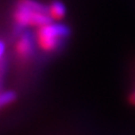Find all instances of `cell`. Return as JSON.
<instances>
[{
	"mask_svg": "<svg viewBox=\"0 0 135 135\" xmlns=\"http://www.w3.org/2000/svg\"><path fill=\"white\" fill-rule=\"evenodd\" d=\"M14 19L19 27H42L52 22L47 8L35 0H19L14 11Z\"/></svg>",
	"mask_w": 135,
	"mask_h": 135,
	"instance_id": "1",
	"label": "cell"
},
{
	"mask_svg": "<svg viewBox=\"0 0 135 135\" xmlns=\"http://www.w3.org/2000/svg\"><path fill=\"white\" fill-rule=\"evenodd\" d=\"M70 29L68 26L59 23H49L38 27L37 31V44L40 47L46 51L52 52L60 47L63 40L69 36Z\"/></svg>",
	"mask_w": 135,
	"mask_h": 135,
	"instance_id": "2",
	"label": "cell"
},
{
	"mask_svg": "<svg viewBox=\"0 0 135 135\" xmlns=\"http://www.w3.org/2000/svg\"><path fill=\"white\" fill-rule=\"evenodd\" d=\"M33 50H34V43L32 37L28 34L23 35L16 44V52L18 54V56L22 59H27L33 53Z\"/></svg>",
	"mask_w": 135,
	"mask_h": 135,
	"instance_id": "3",
	"label": "cell"
},
{
	"mask_svg": "<svg viewBox=\"0 0 135 135\" xmlns=\"http://www.w3.org/2000/svg\"><path fill=\"white\" fill-rule=\"evenodd\" d=\"M47 10L50 17L54 20H60L65 15V7L60 1H53L47 7Z\"/></svg>",
	"mask_w": 135,
	"mask_h": 135,
	"instance_id": "4",
	"label": "cell"
},
{
	"mask_svg": "<svg viewBox=\"0 0 135 135\" xmlns=\"http://www.w3.org/2000/svg\"><path fill=\"white\" fill-rule=\"evenodd\" d=\"M16 99V95L14 91H3L0 92V107L7 106L11 104Z\"/></svg>",
	"mask_w": 135,
	"mask_h": 135,
	"instance_id": "5",
	"label": "cell"
},
{
	"mask_svg": "<svg viewBox=\"0 0 135 135\" xmlns=\"http://www.w3.org/2000/svg\"><path fill=\"white\" fill-rule=\"evenodd\" d=\"M3 52H5V46H3V44L0 42V59H1Z\"/></svg>",
	"mask_w": 135,
	"mask_h": 135,
	"instance_id": "6",
	"label": "cell"
},
{
	"mask_svg": "<svg viewBox=\"0 0 135 135\" xmlns=\"http://www.w3.org/2000/svg\"><path fill=\"white\" fill-rule=\"evenodd\" d=\"M131 100H132V103H134V104H135V92L132 95V97H131Z\"/></svg>",
	"mask_w": 135,
	"mask_h": 135,
	"instance_id": "7",
	"label": "cell"
}]
</instances>
